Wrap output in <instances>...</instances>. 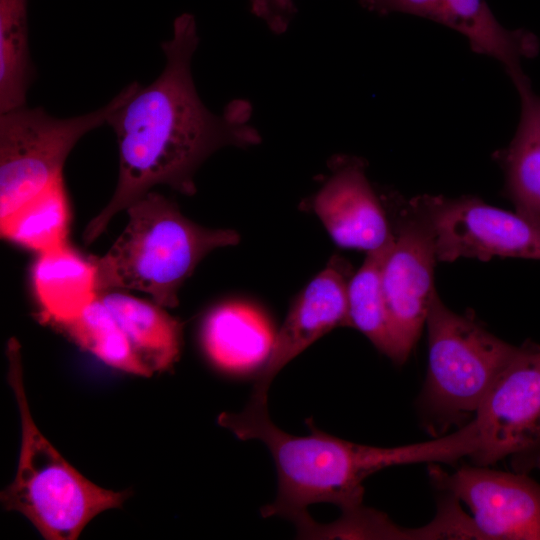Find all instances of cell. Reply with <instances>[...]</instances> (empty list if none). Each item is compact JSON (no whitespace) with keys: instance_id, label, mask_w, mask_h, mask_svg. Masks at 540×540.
Here are the masks:
<instances>
[{"instance_id":"6da1fadb","label":"cell","mask_w":540,"mask_h":540,"mask_svg":"<svg viewBox=\"0 0 540 540\" xmlns=\"http://www.w3.org/2000/svg\"><path fill=\"white\" fill-rule=\"evenodd\" d=\"M198 42L194 16H178L172 37L161 45L165 56L161 74L148 86L139 85L109 118L118 144V181L108 204L85 227L86 244L157 185L193 195L197 169L216 150L260 142L249 124L252 109L247 101L230 102L222 115L202 103L191 73Z\"/></svg>"},{"instance_id":"7a4b0ae2","label":"cell","mask_w":540,"mask_h":540,"mask_svg":"<svg viewBox=\"0 0 540 540\" xmlns=\"http://www.w3.org/2000/svg\"><path fill=\"white\" fill-rule=\"evenodd\" d=\"M267 399L251 397L238 413L223 412L218 424L240 440H259L269 450L277 471L275 500L261 509L263 517L281 516L297 523L307 507L331 503L343 513L362 505L363 481L384 468L416 463H454L470 457L476 438L468 426L436 440L399 447L349 442L319 430L306 420L310 434H289L271 420Z\"/></svg>"},{"instance_id":"3957f363","label":"cell","mask_w":540,"mask_h":540,"mask_svg":"<svg viewBox=\"0 0 540 540\" xmlns=\"http://www.w3.org/2000/svg\"><path fill=\"white\" fill-rule=\"evenodd\" d=\"M129 220L108 252L92 257L98 293L113 288L142 291L163 307L211 251L238 244L231 229H210L186 218L176 204L150 191L126 209Z\"/></svg>"},{"instance_id":"277c9868","label":"cell","mask_w":540,"mask_h":540,"mask_svg":"<svg viewBox=\"0 0 540 540\" xmlns=\"http://www.w3.org/2000/svg\"><path fill=\"white\" fill-rule=\"evenodd\" d=\"M6 356L21 419V447L16 475L1 492V504L24 515L45 539L75 540L98 514L121 507L130 491L102 488L63 458L32 419L15 338L7 342Z\"/></svg>"},{"instance_id":"5b68a950","label":"cell","mask_w":540,"mask_h":540,"mask_svg":"<svg viewBox=\"0 0 540 540\" xmlns=\"http://www.w3.org/2000/svg\"><path fill=\"white\" fill-rule=\"evenodd\" d=\"M428 369L420 404L439 425L475 414L518 347L487 331L471 315L447 308L435 296L429 309Z\"/></svg>"},{"instance_id":"8992f818","label":"cell","mask_w":540,"mask_h":540,"mask_svg":"<svg viewBox=\"0 0 540 540\" xmlns=\"http://www.w3.org/2000/svg\"><path fill=\"white\" fill-rule=\"evenodd\" d=\"M139 85L130 83L103 107L79 116L58 118L26 105L0 113V222L61 179L76 143L107 124Z\"/></svg>"},{"instance_id":"52a82bcc","label":"cell","mask_w":540,"mask_h":540,"mask_svg":"<svg viewBox=\"0 0 540 540\" xmlns=\"http://www.w3.org/2000/svg\"><path fill=\"white\" fill-rule=\"evenodd\" d=\"M473 419L480 441L474 465L508 460L515 472L540 470V345L518 347Z\"/></svg>"},{"instance_id":"ba28073f","label":"cell","mask_w":540,"mask_h":540,"mask_svg":"<svg viewBox=\"0 0 540 540\" xmlns=\"http://www.w3.org/2000/svg\"><path fill=\"white\" fill-rule=\"evenodd\" d=\"M410 202L427 222L438 262L461 257L540 260V222L473 196L421 195Z\"/></svg>"},{"instance_id":"9c48e42d","label":"cell","mask_w":540,"mask_h":540,"mask_svg":"<svg viewBox=\"0 0 540 540\" xmlns=\"http://www.w3.org/2000/svg\"><path fill=\"white\" fill-rule=\"evenodd\" d=\"M403 206L391 224L394 240L382 269L393 362L398 365L407 360L416 345L437 295L433 235L410 200Z\"/></svg>"},{"instance_id":"30bf717a","label":"cell","mask_w":540,"mask_h":540,"mask_svg":"<svg viewBox=\"0 0 540 540\" xmlns=\"http://www.w3.org/2000/svg\"><path fill=\"white\" fill-rule=\"evenodd\" d=\"M437 489L463 501L477 539L540 540V484L527 473L464 465L447 473L429 465Z\"/></svg>"},{"instance_id":"8fae6325","label":"cell","mask_w":540,"mask_h":540,"mask_svg":"<svg viewBox=\"0 0 540 540\" xmlns=\"http://www.w3.org/2000/svg\"><path fill=\"white\" fill-rule=\"evenodd\" d=\"M350 278L348 263L333 256L295 298L257 373L251 397L267 399L273 379L285 365L332 329L351 327L347 297Z\"/></svg>"},{"instance_id":"7c38bea8","label":"cell","mask_w":540,"mask_h":540,"mask_svg":"<svg viewBox=\"0 0 540 540\" xmlns=\"http://www.w3.org/2000/svg\"><path fill=\"white\" fill-rule=\"evenodd\" d=\"M311 208L342 248L370 252L393 236L387 214L367 179L365 164L358 158L343 157L333 163Z\"/></svg>"},{"instance_id":"4fadbf2b","label":"cell","mask_w":540,"mask_h":540,"mask_svg":"<svg viewBox=\"0 0 540 540\" xmlns=\"http://www.w3.org/2000/svg\"><path fill=\"white\" fill-rule=\"evenodd\" d=\"M275 335L266 316L243 302H226L206 316L201 339L210 361L219 369L244 374L261 368Z\"/></svg>"},{"instance_id":"5bb4252c","label":"cell","mask_w":540,"mask_h":540,"mask_svg":"<svg viewBox=\"0 0 540 540\" xmlns=\"http://www.w3.org/2000/svg\"><path fill=\"white\" fill-rule=\"evenodd\" d=\"M511 80L520 96V121L510 144L494 158L504 171V194L516 212L540 222V96L524 72Z\"/></svg>"},{"instance_id":"9a60e30c","label":"cell","mask_w":540,"mask_h":540,"mask_svg":"<svg viewBox=\"0 0 540 540\" xmlns=\"http://www.w3.org/2000/svg\"><path fill=\"white\" fill-rule=\"evenodd\" d=\"M32 281L41 319L57 328L77 318L98 297L94 263L69 245L40 254Z\"/></svg>"},{"instance_id":"2e32d148","label":"cell","mask_w":540,"mask_h":540,"mask_svg":"<svg viewBox=\"0 0 540 540\" xmlns=\"http://www.w3.org/2000/svg\"><path fill=\"white\" fill-rule=\"evenodd\" d=\"M100 299L114 315L134 353L152 372L171 369L182 346L181 322L164 307L124 293L101 292Z\"/></svg>"},{"instance_id":"e0dca14e","label":"cell","mask_w":540,"mask_h":540,"mask_svg":"<svg viewBox=\"0 0 540 540\" xmlns=\"http://www.w3.org/2000/svg\"><path fill=\"white\" fill-rule=\"evenodd\" d=\"M444 6V25L465 36L473 52L498 60L509 76L523 71V58L537 55V37L524 29L503 27L485 0H444Z\"/></svg>"},{"instance_id":"ac0fdd59","label":"cell","mask_w":540,"mask_h":540,"mask_svg":"<svg viewBox=\"0 0 540 540\" xmlns=\"http://www.w3.org/2000/svg\"><path fill=\"white\" fill-rule=\"evenodd\" d=\"M70 209L63 178L0 222L1 236L39 254L67 245Z\"/></svg>"},{"instance_id":"d6986e66","label":"cell","mask_w":540,"mask_h":540,"mask_svg":"<svg viewBox=\"0 0 540 540\" xmlns=\"http://www.w3.org/2000/svg\"><path fill=\"white\" fill-rule=\"evenodd\" d=\"M394 240L367 252L359 270L348 283V313L351 327L365 335L382 354L394 360L388 313L382 288V269Z\"/></svg>"},{"instance_id":"ffe728a7","label":"cell","mask_w":540,"mask_h":540,"mask_svg":"<svg viewBox=\"0 0 540 540\" xmlns=\"http://www.w3.org/2000/svg\"><path fill=\"white\" fill-rule=\"evenodd\" d=\"M27 5V0H0V113L26 105L35 76Z\"/></svg>"},{"instance_id":"44dd1931","label":"cell","mask_w":540,"mask_h":540,"mask_svg":"<svg viewBox=\"0 0 540 540\" xmlns=\"http://www.w3.org/2000/svg\"><path fill=\"white\" fill-rule=\"evenodd\" d=\"M59 329L110 367L138 376L152 375L99 295L77 318Z\"/></svg>"},{"instance_id":"7402d4cb","label":"cell","mask_w":540,"mask_h":540,"mask_svg":"<svg viewBox=\"0 0 540 540\" xmlns=\"http://www.w3.org/2000/svg\"><path fill=\"white\" fill-rule=\"evenodd\" d=\"M362 7L379 15L394 12L426 18L444 25V0H359Z\"/></svg>"},{"instance_id":"603a6c76","label":"cell","mask_w":540,"mask_h":540,"mask_svg":"<svg viewBox=\"0 0 540 540\" xmlns=\"http://www.w3.org/2000/svg\"><path fill=\"white\" fill-rule=\"evenodd\" d=\"M250 10L275 34L284 33L297 12L294 0H250Z\"/></svg>"}]
</instances>
